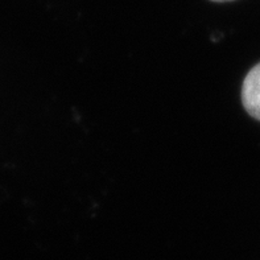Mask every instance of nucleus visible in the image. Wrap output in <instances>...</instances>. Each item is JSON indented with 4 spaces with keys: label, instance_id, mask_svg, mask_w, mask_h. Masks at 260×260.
Here are the masks:
<instances>
[{
    "label": "nucleus",
    "instance_id": "nucleus-1",
    "mask_svg": "<svg viewBox=\"0 0 260 260\" xmlns=\"http://www.w3.org/2000/svg\"><path fill=\"white\" fill-rule=\"evenodd\" d=\"M242 103L248 115L260 122V62L244 78L242 85Z\"/></svg>",
    "mask_w": 260,
    "mask_h": 260
},
{
    "label": "nucleus",
    "instance_id": "nucleus-2",
    "mask_svg": "<svg viewBox=\"0 0 260 260\" xmlns=\"http://www.w3.org/2000/svg\"><path fill=\"white\" fill-rule=\"evenodd\" d=\"M210 2H215V3H226V2H234V0H210Z\"/></svg>",
    "mask_w": 260,
    "mask_h": 260
}]
</instances>
